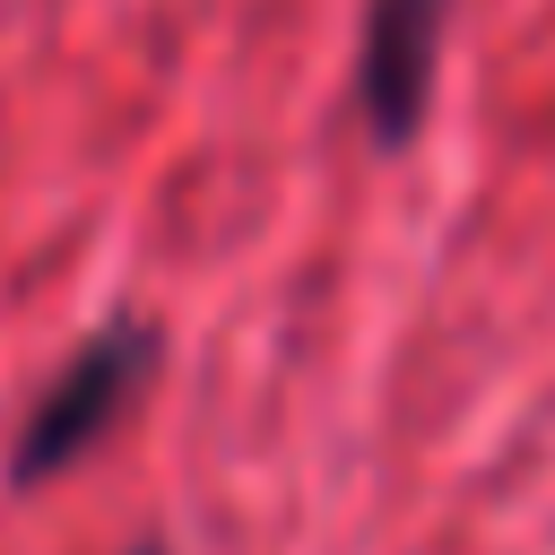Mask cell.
<instances>
[{"instance_id": "cell-1", "label": "cell", "mask_w": 555, "mask_h": 555, "mask_svg": "<svg viewBox=\"0 0 555 555\" xmlns=\"http://www.w3.org/2000/svg\"><path fill=\"white\" fill-rule=\"evenodd\" d=\"M147 364H156V330H147V321L95 330V338L61 364V382L26 408L17 442H9V477H17V486H43V477H61L78 451H95V434L130 408V390L147 382Z\"/></svg>"}, {"instance_id": "cell-2", "label": "cell", "mask_w": 555, "mask_h": 555, "mask_svg": "<svg viewBox=\"0 0 555 555\" xmlns=\"http://www.w3.org/2000/svg\"><path fill=\"white\" fill-rule=\"evenodd\" d=\"M451 0H373L364 9V52H356V95L382 147H408L434 95V52H442Z\"/></svg>"}, {"instance_id": "cell-3", "label": "cell", "mask_w": 555, "mask_h": 555, "mask_svg": "<svg viewBox=\"0 0 555 555\" xmlns=\"http://www.w3.org/2000/svg\"><path fill=\"white\" fill-rule=\"evenodd\" d=\"M139 555H156V546H139Z\"/></svg>"}]
</instances>
